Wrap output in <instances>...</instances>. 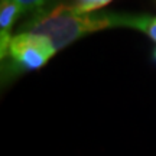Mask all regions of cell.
I'll return each mask as SVG.
<instances>
[{
	"instance_id": "52a82bcc",
	"label": "cell",
	"mask_w": 156,
	"mask_h": 156,
	"mask_svg": "<svg viewBox=\"0 0 156 156\" xmlns=\"http://www.w3.org/2000/svg\"><path fill=\"white\" fill-rule=\"evenodd\" d=\"M153 59L156 61V49H155V52H153Z\"/></svg>"
},
{
	"instance_id": "5b68a950",
	"label": "cell",
	"mask_w": 156,
	"mask_h": 156,
	"mask_svg": "<svg viewBox=\"0 0 156 156\" xmlns=\"http://www.w3.org/2000/svg\"><path fill=\"white\" fill-rule=\"evenodd\" d=\"M113 0H75L74 7L80 15H91L112 3Z\"/></svg>"
},
{
	"instance_id": "7a4b0ae2",
	"label": "cell",
	"mask_w": 156,
	"mask_h": 156,
	"mask_svg": "<svg viewBox=\"0 0 156 156\" xmlns=\"http://www.w3.org/2000/svg\"><path fill=\"white\" fill-rule=\"evenodd\" d=\"M58 51L44 36L17 32L2 55L3 80L42 68Z\"/></svg>"
},
{
	"instance_id": "3957f363",
	"label": "cell",
	"mask_w": 156,
	"mask_h": 156,
	"mask_svg": "<svg viewBox=\"0 0 156 156\" xmlns=\"http://www.w3.org/2000/svg\"><path fill=\"white\" fill-rule=\"evenodd\" d=\"M23 13L22 7L13 0H2L0 3V56L6 52V48L13 38L12 29L17 17Z\"/></svg>"
},
{
	"instance_id": "277c9868",
	"label": "cell",
	"mask_w": 156,
	"mask_h": 156,
	"mask_svg": "<svg viewBox=\"0 0 156 156\" xmlns=\"http://www.w3.org/2000/svg\"><path fill=\"white\" fill-rule=\"evenodd\" d=\"M123 28L136 29L156 42V16L151 15H129L124 13Z\"/></svg>"
},
{
	"instance_id": "8992f818",
	"label": "cell",
	"mask_w": 156,
	"mask_h": 156,
	"mask_svg": "<svg viewBox=\"0 0 156 156\" xmlns=\"http://www.w3.org/2000/svg\"><path fill=\"white\" fill-rule=\"evenodd\" d=\"M22 7L23 13L29 10H41V7L46 3V0H13Z\"/></svg>"
},
{
	"instance_id": "6da1fadb",
	"label": "cell",
	"mask_w": 156,
	"mask_h": 156,
	"mask_svg": "<svg viewBox=\"0 0 156 156\" xmlns=\"http://www.w3.org/2000/svg\"><path fill=\"white\" fill-rule=\"evenodd\" d=\"M123 19L124 13L106 12L80 15L74 6L58 5L48 10H38L17 32L44 36L59 51L90 34L108 28H123Z\"/></svg>"
}]
</instances>
